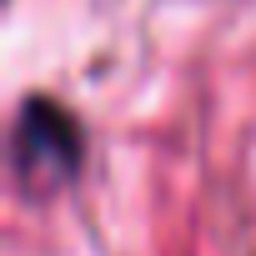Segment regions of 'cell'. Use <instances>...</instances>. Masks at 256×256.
I'll use <instances>...</instances> for the list:
<instances>
[{
  "mask_svg": "<svg viewBox=\"0 0 256 256\" xmlns=\"http://www.w3.org/2000/svg\"><path fill=\"white\" fill-rule=\"evenodd\" d=\"M80 166V131L56 100H26L16 120V176L30 191H50Z\"/></svg>",
  "mask_w": 256,
  "mask_h": 256,
  "instance_id": "obj_1",
  "label": "cell"
}]
</instances>
